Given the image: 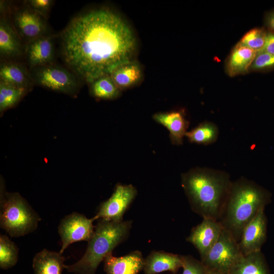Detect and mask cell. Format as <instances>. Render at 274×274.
<instances>
[{
	"label": "cell",
	"mask_w": 274,
	"mask_h": 274,
	"mask_svg": "<svg viewBox=\"0 0 274 274\" xmlns=\"http://www.w3.org/2000/svg\"><path fill=\"white\" fill-rule=\"evenodd\" d=\"M43 17L27 7L18 10L14 16L18 33L28 42L44 36L46 25Z\"/></svg>",
	"instance_id": "12"
},
{
	"label": "cell",
	"mask_w": 274,
	"mask_h": 274,
	"mask_svg": "<svg viewBox=\"0 0 274 274\" xmlns=\"http://www.w3.org/2000/svg\"><path fill=\"white\" fill-rule=\"evenodd\" d=\"M21 45L16 32L7 20L0 21V54L1 56L13 57L19 55Z\"/></svg>",
	"instance_id": "20"
},
{
	"label": "cell",
	"mask_w": 274,
	"mask_h": 274,
	"mask_svg": "<svg viewBox=\"0 0 274 274\" xmlns=\"http://www.w3.org/2000/svg\"><path fill=\"white\" fill-rule=\"evenodd\" d=\"M95 220L94 216L89 219L77 212L65 216L58 226V233L62 243L59 252L62 254L64 250L74 242L81 241L88 242L94 232L95 226L93 222Z\"/></svg>",
	"instance_id": "7"
},
{
	"label": "cell",
	"mask_w": 274,
	"mask_h": 274,
	"mask_svg": "<svg viewBox=\"0 0 274 274\" xmlns=\"http://www.w3.org/2000/svg\"><path fill=\"white\" fill-rule=\"evenodd\" d=\"M0 81L18 87L26 88L29 78L22 66L13 62H7L1 64Z\"/></svg>",
	"instance_id": "22"
},
{
	"label": "cell",
	"mask_w": 274,
	"mask_h": 274,
	"mask_svg": "<svg viewBox=\"0 0 274 274\" xmlns=\"http://www.w3.org/2000/svg\"><path fill=\"white\" fill-rule=\"evenodd\" d=\"M266 24L270 32L274 33V11L267 14L265 18Z\"/></svg>",
	"instance_id": "32"
},
{
	"label": "cell",
	"mask_w": 274,
	"mask_h": 274,
	"mask_svg": "<svg viewBox=\"0 0 274 274\" xmlns=\"http://www.w3.org/2000/svg\"><path fill=\"white\" fill-rule=\"evenodd\" d=\"M26 88L18 87L0 81V112L15 105L22 97Z\"/></svg>",
	"instance_id": "26"
},
{
	"label": "cell",
	"mask_w": 274,
	"mask_h": 274,
	"mask_svg": "<svg viewBox=\"0 0 274 274\" xmlns=\"http://www.w3.org/2000/svg\"><path fill=\"white\" fill-rule=\"evenodd\" d=\"M243 256L237 242L223 228L217 242L204 256L200 257V261L206 268L228 274Z\"/></svg>",
	"instance_id": "6"
},
{
	"label": "cell",
	"mask_w": 274,
	"mask_h": 274,
	"mask_svg": "<svg viewBox=\"0 0 274 274\" xmlns=\"http://www.w3.org/2000/svg\"><path fill=\"white\" fill-rule=\"evenodd\" d=\"M228 274H270L264 256L261 251L245 255Z\"/></svg>",
	"instance_id": "19"
},
{
	"label": "cell",
	"mask_w": 274,
	"mask_h": 274,
	"mask_svg": "<svg viewBox=\"0 0 274 274\" xmlns=\"http://www.w3.org/2000/svg\"><path fill=\"white\" fill-rule=\"evenodd\" d=\"M223 171L195 168L181 176V185L191 210L202 218L219 221L232 185Z\"/></svg>",
	"instance_id": "2"
},
{
	"label": "cell",
	"mask_w": 274,
	"mask_h": 274,
	"mask_svg": "<svg viewBox=\"0 0 274 274\" xmlns=\"http://www.w3.org/2000/svg\"><path fill=\"white\" fill-rule=\"evenodd\" d=\"M153 118L154 121L167 128L173 144H182L189 126V122L183 111L157 113L153 115Z\"/></svg>",
	"instance_id": "15"
},
{
	"label": "cell",
	"mask_w": 274,
	"mask_h": 274,
	"mask_svg": "<svg viewBox=\"0 0 274 274\" xmlns=\"http://www.w3.org/2000/svg\"><path fill=\"white\" fill-rule=\"evenodd\" d=\"M218 134V128L215 124L204 121L187 131L185 136L191 143L207 145L216 142Z\"/></svg>",
	"instance_id": "23"
},
{
	"label": "cell",
	"mask_w": 274,
	"mask_h": 274,
	"mask_svg": "<svg viewBox=\"0 0 274 274\" xmlns=\"http://www.w3.org/2000/svg\"><path fill=\"white\" fill-rule=\"evenodd\" d=\"M265 208L261 209L246 226L238 245L244 256L261 251L267 238V218Z\"/></svg>",
	"instance_id": "10"
},
{
	"label": "cell",
	"mask_w": 274,
	"mask_h": 274,
	"mask_svg": "<svg viewBox=\"0 0 274 274\" xmlns=\"http://www.w3.org/2000/svg\"><path fill=\"white\" fill-rule=\"evenodd\" d=\"M26 7L46 18L51 8L50 0H29L25 2Z\"/></svg>",
	"instance_id": "30"
},
{
	"label": "cell",
	"mask_w": 274,
	"mask_h": 274,
	"mask_svg": "<svg viewBox=\"0 0 274 274\" xmlns=\"http://www.w3.org/2000/svg\"><path fill=\"white\" fill-rule=\"evenodd\" d=\"M26 53L29 63L32 66L50 64L54 57L52 38L44 35L29 42Z\"/></svg>",
	"instance_id": "16"
},
{
	"label": "cell",
	"mask_w": 274,
	"mask_h": 274,
	"mask_svg": "<svg viewBox=\"0 0 274 274\" xmlns=\"http://www.w3.org/2000/svg\"><path fill=\"white\" fill-rule=\"evenodd\" d=\"M137 194L132 185H117L111 196L102 202L94 217L96 219L120 222L126 210Z\"/></svg>",
	"instance_id": "8"
},
{
	"label": "cell",
	"mask_w": 274,
	"mask_h": 274,
	"mask_svg": "<svg viewBox=\"0 0 274 274\" xmlns=\"http://www.w3.org/2000/svg\"><path fill=\"white\" fill-rule=\"evenodd\" d=\"M256 53V51L250 48L236 45L227 61L228 74L234 76L246 73L251 66Z\"/></svg>",
	"instance_id": "18"
},
{
	"label": "cell",
	"mask_w": 274,
	"mask_h": 274,
	"mask_svg": "<svg viewBox=\"0 0 274 274\" xmlns=\"http://www.w3.org/2000/svg\"><path fill=\"white\" fill-rule=\"evenodd\" d=\"M61 40L66 64L90 84L132 61L136 47L130 27L104 8L74 18L62 31Z\"/></svg>",
	"instance_id": "1"
},
{
	"label": "cell",
	"mask_w": 274,
	"mask_h": 274,
	"mask_svg": "<svg viewBox=\"0 0 274 274\" xmlns=\"http://www.w3.org/2000/svg\"><path fill=\"white\" fill-rule=\"evenodd\" d=\"M182 274H207V269L201 261L191 255L183 256Z\"/></svg>",
	"instance_id": "28"
},
{
	"label": "cell",
	"mask_w": 274,
	"mask_h": 274,
	"mask_svg": "<svg viewBox=\"0 0 274 274\" xmlns=\"http://www.w3.org/2000/svg\"><path fill=\"white\" fill-rule=\"evenodd\" d=\"M62 254L43 249L35 256L32 261L34 274H62L65 267Z\"/></svg>",
	"instance_id": "17"
},
{
	"label": "cell",
	"mask_w": 274,
	"mask_h": 274,
	"mask_svg": "<svg viewBox=\"0 0 274 274\" xmlns=\"http://www.w3.org/2000/svg\"><path fill=\"white\" fill-rule=\"evenodd\" d=\"M90 84V92L92 96L96 98L113 99L120 95V90L110 75L101 76Z\"/></svg>",
	"instance_id": "24"
},
{
	"label": "cell",
	"mask_w": 274,
	"mask_h": 274,
	"mask_svg": "<svg viewBox=\"0 0 274 274\" xmlns=\"http://www.w3.org/2000/svg\"><path fill=\"white\" fill-rule=\"evenodd\" d=\"M35 79L41 85L65 93H74L78 87L77 81L66 69L51 64L39 66Z\"/></svg>",
	"instance_id": "9"
},
{
	"label": "cell",
	"mask_w": 274,
	"mask_h": 274,
	"mask_svg": "<svg viewBox=\"0 0 274 274\" xmlns=\"http://www.w3.org/2000/svg\"><path fill=\"white\" fill-rule=\"evenodd\" d=\"M251 67L257 71L267 70L274 68V55L262 50L257 52Z\"/></svg>",
	"instance_id": "29"
},
{
	"label": "cell",
	"mask_w": 274,
	"mask_h": 274,
	"mask_svg": "<svg viewBox=\"0 0 274 274\" xmlns=\"http://www.w3.org/2000/svg\"><path fill=\"white\" fill-rule=\"evenodd\" d=\"M103 261L106 274H138L144 268L145 259L141 252L134 251L119 257L111 253Z\"/></svg>",
	"instance_id": "13"
},
{
	"label": "cell",
	"mask_w": 274,
	"mask_h": 274,
	"mask_svg": "<svg viewBox=\"0 0 274 274\" xmlns=\"http://www.w3.org/2000/svg\"><path fill=\"white\" fill-rule=\"evenodd\" d=\"M222 229L223 227L219 221L203 218L199 224L191 229L186 241L195 247L202 257L217 242Z\"/></svg>",
	"instance_id": "11"
},
{
	"label": "cell",
	"mask_w": 274,
	"mask_h": 274,
	"mask_svg": "<svg viewBox=\"0 0 274 274\" xmlns=\"http://www.w3.org/2000/svg\"><path fill=\"white\" fill-rule=\"evenodd\" d=\"M207 274H224L216 270L206 268Z\"/></svg>",
	"instance_id": "33"
},
{
	"label": "cell",
	"mask_w": 274,
	"mask_h": 274,
	"mask_svg": "<svg viewBox=\"0 0 274 274\" xmlns=\"http://www.w3.org/2000/svg\"><path fill=\"white\" fill-rule=\"evenodd\" d=\"M110 75L121 90L138 83L142 77V71L140 65L132 60L119 66Z\"/></svg>",
	"instance_id": "21"
},
{
	"label": "cell",
	"mask_w": 274,
	"mask_h": 274,
	"mask_svg": "<svg viewBox=\"0 0 274 274\" xmlns=\"http://www.w3.org/2000/svg\"><path fill=\"white\" fill-rule=\"evenodd\" d=\"M18 259V248L5 235H0V268L8 269L14 266Z\"/></svg>",
	"instance_id": "25"
},
{
	"label": "cell",
	"mask_w": 274,
	"mask_h": 274,
	"mask_svg": "<svg viewBox=\"0 0 274 274\" xmlns=\"http://www.w3.org/2000/svg\"><path fill=\"white\" fill-rule=\"evenodd\" d=\"M183 266L182 255L163 251H152L145 259V274H156L169 271L176 273Z\"/></svg>",
	"instance_id": "14"
},
{
	"label": "cell",
	"mask_w": 274,
	"mask_h": 274,
	"mask_svg": "<svg viewBox=\"0 0 274 274\" xmlns=\"http://www.w3.org/2000/svg\"><path fill=\"white\" fill-rule=\"evenodd\" d=\"M270 198L267 190L241 178L232 182L219 221L238 243L246 226L270 202Z\"/></svg>",
	"instance_id": "3"
},
{
	"label": "cell",
	"mask_w": 274,
	"mask_h": 274,
	"mask_svg": "<svg viewBox=\"0 0 274 274\" xmlns=\"http://www.w3.org/2000/svg\"><path fill=\"white\" fill-rule=\"evenodd\" d=\"M132 221L114 222L99 219L83 256L65 269L75 274H95L105 257L128 237Z\"/></svg>",
	"instance_id": "4"
},
{
	"label": "cell",
	"mask_w": 274,
	"mask_h": 274,
	"mask_svg": "<svg viewBox=\"0 0 274 274\" xmlns=\"http://www.w3.org/2000/svg\"><path fill=\"white\" fill-rule=\"evenodd\" d=\"M41 218L18 193L1 194L0 226L12 237L34 231Z\"/></svg>",
	"instance_id": "5"
},
{
	"label": "cell",
	"mask_w": 274,
	"mask_h": 274,
	"mask_svg": "<svg viewBox=\"0 0 274 274\" xmlns=\"http://www.w3.org/2000/svg\"><path fill=\"white\" fill-rule=\"evenodd\" d=\"M267 31L263 29L255 28L247 32L237 44L258 52L264 47Z\"/></svg>",
	"instance_id": "27"
},
{
	"label": "cell",
	"mask_w": 274,
	"mask_h": 274,
	"mask_svg": "<svg viewBox=\"0 0 274 274\" xmlns=\"http://www.w3.org/2000/svg\"><path fill=\"white\" fill-rule=\"evenodd\" d=\"M261 50L274 55V33L267 32L265 44Z\"/></svg>",
	"instance_id": "31"
}]
</instances>
